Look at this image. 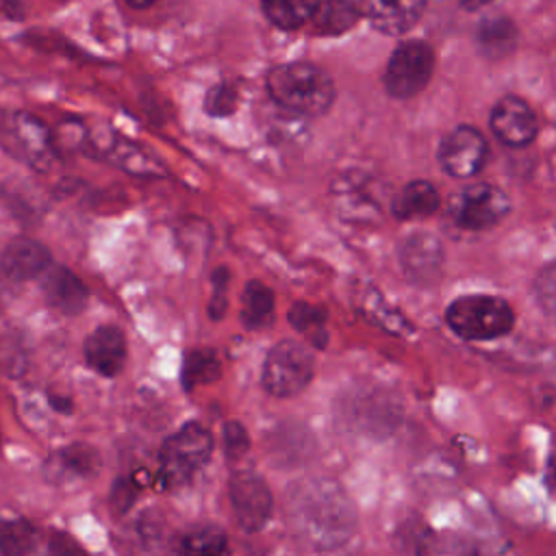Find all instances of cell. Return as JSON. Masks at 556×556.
Instances as JSON below:
<instances>
[{
    "instance_id": "6da1fadb",
    "label": "cell",
    "mask_w": 556,
    "mask_h": 556,
    "mask_svg": "<svg viewBox=\"0 0 556 556\" xmlns=\"http://www.w3.org/2000/svg\"><path fill=\"white\" fill-rule=\"evenodd\" d=\"M287 523L298 541L313 549H334L356 530V508L328 478H304L287 491Z\"/></svg>"
},
{
    "instance_id": "7a4b0ae2",
    "label": "cell",
    "mask_w": 556,
    "mask_h": 556,
    "mask_svg": "<svg viewBox=\"0 0 556 556\" xmlns=\"http://www.w3.org/2000/svg\"><path fill=\"white\" fill-rule=\"evenodd\" d=\"M269 98L298 117H319L334 102V83L317 65L293 61L276 65L267 74Z\"/></svg>"
},
{
    "instance_id": "3957f363",
    "label": "cell",
    "mask_w": 556,
    "mask_h": 556,
    "mask_svg": "<svg viewBox=\"0 0 556 556\" xmlns=\"http://www.w3.org/2000/svg\"><path fill=\"white\" fill-rule=\"evenodd\" d=\"M445 324L460 339L493 341L513 330L515 313L504 298L489 293H469L447 304Z\"/></svg>"
},
{
    "instance_id": "277c9868",
    "label": "cell",
    "mask_w": 556,
    "mask_h": 556,
    "mask_svg": "<svg viewBox=\"0 0 556 556\" xmlns=\"http://www.w3.org/2000/svg\"><path fill=\"white\" fill-rule=\"evenodd\" d=\"M213 434L198 421H189L169 434L159 452L161 480L167 486L187 484L211 458Z\"/></svg>"
},
{
    "instance_id": "5b68a950",
    "label": "cell",
    "mask_w": 556,
    "mask_h": 556,
    "mask_svg": "<svg viewBox=\"0 0 556 556\" xmlns=\"http://www.w3.org/2000/svg\"><path fill=\"white\" fill-rule=\"evenodd\" d=\"M2 148L37 172H48L59 161L52 130L26 111H11L0 117Z\"/></svg>"
},
{
    "instance_id": "8992f818",
    "label": "cell",
    "mask_w": 556,
    "mask_h": 556,
    "mask_svg": "<svg viewBox=\"0 0 556 556\" xmlns=\"http://www.w3.org/2000/svg\"><path fill=\"white\" fill-rule=\"evenodd\" d=\"M313 374L315 358L308 345L295 339H282L267 352L261 382L274 397H293L308 387Z\"/></svg>"
},
{
    "instance_id": "52a82bcc",
    "label": "cell",
    "mask_w": 556,
    "mask_h": 556,
    "mask_svg": "<svg viewBox=\"0 0 556 556\" xmlns=\"http://www.w3.org/2000/svg\"><path fill=\"white\" fill-rule=\"evenodd\" d=\"M450 217L465 230H486L510 213V198L491 182H473L450 198Z\"/></svg>"
},
{
    "instance_id": "ba28073f",
    "label": "cell",
    "mask_w": 556,
    "mask_h": 556,
    "mask_svg": "<svg viewBox=\"0 0 556 556\" xmlns=\"http://www.w3.org/2000/svg\"><path fill=\"white\" fill-rule=\"evenodd\" d=\"M434 70V52L424 41L400 43L384 70L382 83L389 96L406 100L417 96L430 80Z\"/></svg>"
},
{
    "instance_id": "9c48e42d",
    "label": "cell",
    "mask_w": 556,
    "mask_h": 556,
    "mask_svg": "<svg viewBox=\"0 0 556 556\" xmlns=\"http://www.w3.org/2000/svg\"><path fill=\"white\" fill-rule=\"evenodd\" d=\"M228 493L241 530H263L274 510V497L267 482L254 471H235L228 480Z\"/></svg>"
},
{
    "instance_id": "30bf717a",
    "label": "cell",
    "mask_w": 556,
    "mask_h": 556,
    "mask_svg": "<svg viewBox=\"0 0 556 556\" xmlns=\"http://www.w3.org/2000/svg\"><path fill=\"white\" fill-rule=\"evenodd\" d=\"M489 156V143L484 135L473 126L452 128L439 143L437 159L443 172L452 178L476 176Z\"/></svg>"
},
{
    "instance_id": "8fae6325",
    "label": "cell",
    "mask_w": 556,
    "mask_h": 556,
    "mask_svg": "<svg viewBox=\"0 0 556 556\" xmlns=\"http://www.w3.org/2000/svg\"><path fill=\"white\" fill-rule=\"evenodd\" d=\"M397 261L402 274L413 285H432L443 269L445 252L443 243L437 235L419 230L408 235L397 245Z\"/></svg>"
},
{
    "instance_id": "7c38bea8",
    "label": "cell",
    "mask_w": 556,
    "mask_h": 556,
    "mask_svg": "<svg viewBox=\"0 0 556 556\" xmlns=\"http://www.w3.org/2000/svg\"><path fill=\"white\" fill-rule=\"evenodd\" d=\"M489 124L493 135L508 148H526L539 132V122L532 106L517 96L500 98L491 109Z\"/></svg>"
},
{
    "instance_id": "4fadbf2b",
    "label": "cell",
    "mask_w": 556,
    "mask_h": 556,
    "mask_svg": "<svg viewBox=\"0 0 556 556\" xmlns=\"http://www.w3.org/2000/svg\"><path fill=\"white\" fill-rule=\"evenodd\" d=\"M93 150L100 154L104 161L113 163L115 167L132 174V176H165L167 169L165 165L150 152H146L141 146L117 137V135H106V137H91L87 132V143L85 150Z\"/></svg>"
},
{
    "instance_id": "5bb4252c",
    "label": "cell",
    "mask_w": 556,
    "mask_h": 556,
    "mask_svg": "<svg viewBox=\"0 0 556 556\" xmlns=\"http://www.w3.org/2000/svg\"><path fill=\"white\" fill-rule=\"evenodd\" d=\"M126 354V334L122 328L113 324L93 328L83 343L85 363L89 365V369L104 378H113L124 369Z\"/></svg>"
},
{
    "instance_id": "9a60e30c",
    "label": "cell",
    "mask_w": 556,
    "mask_h": 556,
    "mask_svg": "<svg viewBox=\"0 0 556 556\" xmlns=\"http://www.w3.org/2000/svg\"><path fill=\"white\" fill-rule=\"evenodd\" d=\"M37 278L48 306L56 313L78 315L87 306L89 291L72 269L50 263Z\"/></svg>"
},
{
    "instance_id": "2e32d148",
    "label": "cell",
    "mask_w": 556,
    "mask_h": 556,
    "mask_svg": "<svg viewBox=\"0 0 556 556\" xmlns=\"http://www.w3.org/2000/svg\"><path fill=\"white\" fill-rule=\"evenodd\" d=\"M100 454L89 443H70L56 450L46 463V478L54 484L89 480L100 471Z\"/></svg>"
},
{
    "instance_id": "e0dca14e",
    "label": "cell",
    "mask_w": 556,
    "mask_h": 556,
    "mask_svg": "<svg viewBox=\"0 0 556 556\" xmlns=\"http://www.w3.org/2000/svg\"><path fill=\"white\" fill-rule=\"evenodd\" d=\"M52 263L50 250L30 237H15L0 256V269L9 280H35Z\"/></svg>"
},
{
    "instance_id": "ac0fdd59",
    "label": "cell",
    "mask_w": 556,
    "mask_h": 556,
    "mask_svg": "<svg viewBox=\"0 0 556 556\" xmlns=\"http://www.w3.org/2000/svg\"><path fill=\"white\" fill-rule=\"evenodd\" d=\"M426 0H361L365 17L387 35L410 30L424 15Z\"/></svg>"
},
{
    "instance_id": "d6986e66",
    "label": "cell",
    "mask_w": 556,
    "mask_h": 556,
    "mask_svg": "<svg viewBox=\"0 0 556 556\" xmlns=\"http://www.w3.org/2000/svg\"><path fill=\"white\" fill-rule=\"evenodd\" d=\"M332 195L345 219L367 222L378 217L380 206L367 187V178L363 176L348 174L337 178L332 185Z\"/></svg>"
},
{
    "instance_id": "ffe728a7",
    "label": "cell",
    "mask_w": 556,
    "mask_h": 556,
    "mask_svg": "<svg viewBox=\"0 0 556 556\" xmlns=\"http://www.w3.org/2000/svg\"><path fill=\"white\" fill-rule=\"evenodd\" d=\"M439 191L428 180H410L391 200V213L397 219H424L439 211Z\"/></svg>"
},
{
    "instance_id": "44dd1931",
    "label": "cell",
    "mask_w": 556,
    "mask_h": 556,
    "mask_svg": "<svg viewBox=\"0 0 556 556\" xmlns=\"http://www.w3.org/2000/svg\"><path fill=\"white\" fill-rule=\"evenodd\" d=\"M276 298L261 280H248L241 293V324L248 330H263L274 321Z\"/></svg>"
},
{
    "instance_id": "7402d4cb",
    "label": "cell",
    "mask_w": 556,
    "mask_h": 556,
    "mask_svg": "<svg viewBox=\"0 0 556 556\" xmlns=\"http://www.w3.org/2000/svg\"><path fill=\"white\" fill-rule=\"evenodd\" d=\"M361 7L354 0H319L311 22L317 35H341L356 24Z\"/></svg>"
},
{
    "instance_id": "603a6c76",
    "label": "cell",
    "mask_w": 556,
    "mask_h": 556,
    "mask_svg": "<svg viewBox=\"0 0 556 556\" xmlns=\"http://www.w3.org/2000/svg\"><path fill=\"white\" fill-rule=\"evenodd\" d=\"M289 324L317 350H324L328 343V315L321 306L308 302H295L287 315Z\"/></svg>"
},
{
    "instance_id": "cb8c5ba5",
    "label": "cell",
    "mask_w": 556,
    "mask_h": 556,
    "mask_svg": "<svg viewBox=\"0 0 556 556\" xmlns=\"http://www.w3.org/2000/svg\"><path fill=\"white\" fill-rule=\"evenodd\" d=\"M517 43V28L506 17H491L478 30V48L486 59H502L513 52Z\"/></svg>"
},
{
    "instance_id": "d4e9b609",
    "label": "cell",
    "mask_w": 556,
    "mask_h": 556,
    "mask_svg": "<svg viewBox=\"0 0 556 556\" xmlns=\"http://www.w3.org/2000/svg\"><path fill=\"white\" fill-rule=\"evenodd\" d=\"M37 530L22 517H0V552L7 556H26L37 547Z\"/></svg>"
},
{
    "instance_id": "484cf974",
    "label": "cell",
    "mask_w": 556,
    "mask_h": 556,
    "mask_svg": "<svg viewBox=\"0 0 556 556\" xmlns=\"http://www.w3.org/2000/svg\"><path fill=\"white\" fill-rule=\"evenodd\" d=\"M317 2L319 0H263V9L271 24L293 30L311 20Z\"/></svg>"
},
{
    "instance_id": "4316f807",
    "label": "cell",
    "mask_w": 556,
    "mask_h": 556,
    "mask_svg": "<svg viewBox=\"0 0 556 556\" xmlns=\"http://www.w3.org/2000/svg\"><path fill=\"white\" fill-rule=\"evenodd\" d=\"M178 549L185 554H224L228 539L217 526H198L178 539Z\"/></svg>"
},
{
    "instance_id": "83f0119b",
    "label": "cell",
    "mask_w": 556,
    "mask_h": 556,
    "mask_svg": "<svg viewBox=\"0 0 556 556\" xmlns=\"http://www.w3.org/2000/svg\"><path fill=\"white\" fill-rule=\"evenodd\" d=\"M217 376H219V361L211 350H191L185 354V361H182L185 389L213 382Z\"/></svg>"
},
{
    "instance_id": "f1b7e54d",
    "label": "cell",
    "mask_w": 556,
    "mask_h": 556,
    "mask_svg": "<svg viewBox=\"0 0 556 556\" xmlns=\"http://www.w3.org/2000/svg\"><path fill=\"white\" fill-rule=\"evenodd\" d=\"M239 91L230 83H219L206 91L204 111L213 117H226L237 109Z\"/></svg>"
},
{
    "instance_id": "f546056e",
    "label": "cell",
    "mask_w": 556,
    "mask_h": 556,
    "mask_svg": "<svg viewBox=\"0 0 556 556\" xmlns=\"http://www.w3.org/2000/svg\"><path fill=\"white\" fill-rule=\"evenodd\" d=\"M228 269L226 267H217L213 269L211 274V298H208V304H206V313L211 319H222L226 315V308H228Z\"/></svg>"
},
{
    "instance_id": "4dcf8cb0",
    "label": "cell",
    "mask_w": 556,
    "mask_h": 556,
    "mask_svg": "<svg viewBox=\"0 0 556 556\" xmlns=\"http://www.w3.org/2000/svg\"><path fill=\"white\" fill-rule=\"evenodd\" d=\"M534 293L539 306L545 311V315L554 313V295H556V274H554V263H545L534 280Z\"/></svg>"
},
{
    "instance_id": "1f68e13d",
    "label": "cell",
    "mask_w": 556,
    "mask_h": 556,
    "mask_svg": "<svg viewBox=\"0 0 556 556\" xmlns=\"http://www.w3.org/2000/svg\"><path fill=\"white\" fill-rule=\"evenodd\" d=\"M248 450H250V434H248V430L239 421H235V419L226 421L224 424V454L230 460H237Z\"/></svg>"
},
{
    "instance_id": "d6a6232c",
    "label": "cell",
    "mask_w": 556,
    "mask_h": 556,
    "mask_svg": "<svg viewBox=\"0 0 556 556\" xmlns=\"http://www.w3.org/2000/svg\"><path fill=\"white\" fill-rule=\"evenodd\" d=\"M135 493H137V484H135V482H130V480H126V478H122V480H117V482H115V489H113V502H115L122 510H126V508L130 506V502H132Z\"/></svg>"
},
{
    "instance_id": "836d02e7",
    "label": "cell",
    "mask_w": 556,
    "mask_h": 556,
    "mask_svg": "<svg viewBox=\"0 0 556 556\" xmlns=\"http://www.w3.org/2000/svg\"><path fill=\"white\" fill-rule=\"evenodd\" d=\"M50 552L54 554H70V552H80V547L65 534H54L50 539Z\"/></svg>"
},
{
    "instance_id": "e575fe53",
    "label": "cell",
    "mask_w": 556,
    "mask_h": 556,
    "mask_svg": "<svg viewBox=\"0 0 556 556\" xmlns=\"http://www.w3.org/2000/svg\"><path fill=\"white\" fill-rule=\"evenodd\" d=\"M50 404L61 410V413H70L72 410V402L67 397H56V395H50Z\"/></svg>"
},
{
    "instance_id": "d590c367",
    "label": "cell",
    "mask_w": 556,
    "mask_h": 556,
    "mask_svg": "<svg viewBox=\"0 0 556 556\" xmlns=\"http://www.w3.org/2000/svg\"><path fill=\"white\" fill-rule=\"evenodd\" d=\"M460 2H463V7H465L467 11H478V9L486 7V4H491L493 0H460Z\"/></svg>"
},
{
    "instance_id": "8d00e7d4",
    "label": "cell",
    "mask_w": 556,
    "mask_h": 556,
    "mask_svg": "<svg viewBox=\"0 0 556 556\" xmlns=\"http://www.w3.org/2000/svg\"><path fill=\"white\" fill-rule=\"evenodd\" d=\"M128 4H132V7H137V9H143V7H150L152 2H156V0H126Z\"/></svg>"
}]
</instances>
